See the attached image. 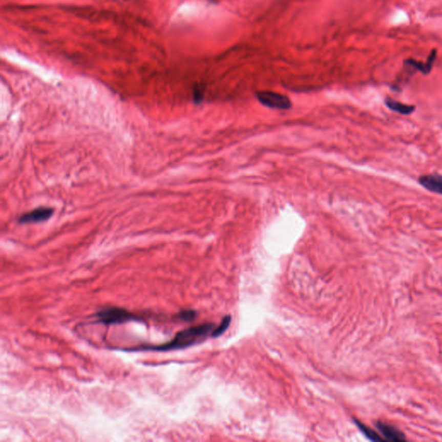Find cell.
Here are the masks:
<instances>
[{
    "label": "cell",
    "instance_id": "cell-7",
    "mask_svg": "<svg viewBox=\"0 0 442 442\" xmlns=\"http://www.w3.org/2000/svg\"><path fill=\"white\" fill-rule=\"evenodd\" d=\"M419 183L430 192L442 195V176L431 174L420 176Z\"/></svg>",
    "mask_w": 442,
    "mask_h": 442
},
{
    "label": "cell",
    "instance_id": "cell-9",
    "mask_svg": "<svg viewBox=\"0 0 442 442\" xmlns=\"http://www.w3.org/2000/svg\"><path fill=\"white\" fill-rule=\"evenodd\" d=\"M354 422L359 429L362 432V434L367 439H370L371 441H383V440H385V439L381 435H379L373 429L369 428L368 426L365 425L364 423H361L359 420H356V419H354Z\"/></svg>",
    "mask_w": 442,
    "mask_h": 442
},
{
    "label": "cell",
    "instance_id": "cell-4",
    "mask_svg": "<svg viewBox=\"0 0 442 442\" xmlns=\"http://www.w3.org/2000/svg\"><path fill=\"white\" fill-rule=\"evenodd\" d=\"M376 428L380 432V434H382V436H384L385 440H388V441L407 440L405 434L397 428H395V426L390 425L389 423H385L383 422H377Z\"/></svg>",
    "mask_w": 442,
    "mask_h": 442
},
{
    "label": "cell",
    "instance_id": "cell-8",
    "mask_svg": "<svg viewBox=\"0 0 442 442\" xmlns=\"http://www.w3.org/2000/svg\"><path fill=\"white\" fill-rule=\"evenodd\" d=\"M385 104L390 110L394 111L395 113H400V114H404V115H409L415 110V107L414 106L403 104L401 102L395 101L390 98H387L385 99Z\"/></svg>",
    "mask_w": 442,
    "mask_h": 442
},
{
    "label": "cell",
    "instance_id": "cell-6",
    "mask_svg": "<svg viewBox=\"0 0 442 442\" xmlns=\"http://www.w3.org/2000/svg\"><path fill=\"white\" fill-rule=\"evenodd\" d=\"M436 57L437 50H433L426 62L418 61V60H414V59H408V60H404V65L411 67L412 69H415L416 71L422 72L423 74H429L433 69Z\"/></svg>",
    "mask_w": 442,
    "mask_h": 442
},
{
    "label": "cell",
    "instance_id": "cell-11",
    "mask_svg": "<svg viewBox=\"0 0 442 442\" xmlns=\"http://www.w3.org/2000/svg\"><path fill=\"white\" fill-rule=\"evenodd\" d=\"M197 315L198 313L196 311L186 309V310L181 311L178 313V318L183 322H193L197 317Z\"/></svg>",
    "mask_w": 442,
    "mask_h": 442
},
{
    "label": "cell",
    "instance_id": "cell-3",
    "mask_svg": "<svg viewBox=\"0 0 442 442\" xmlns=\"http://www.w3.org/2000/svg\"><path fill=\"white\" fill-rule=\"evenodd\" d=\"M258 99L262 104L268 108L279 109V110H287L291 108V102L288 97L283 94L264 91L258 93Z\"/></svg>",
    "mask_w": 442,
    "mask_h": 442
},
{
    "label": "cell",
    "instance_id": "cell-1",
    "mask_svg": "<svg viewBox=\"0 0 442 442\" xmlns=\"http://www.w3.org/2000/svg\"><path fill=\"white\" fill-rule=\"evenodd\" d=\"M214 329H215V325L213 323H204L195 327H188L187 329L179 332L171 341H169L167 343L157 345V346H143L142 349L139 350L170 352V351L187 348L205 341L206 337L209 334H211Z\"/></svg>",
    "mask_w": 442,
    "mask_h": 442
},
{
    "label": "cell",
    "instance_id": "cell-10",
    "mask_svg": "<svg viewBox=\"0 0 442 442\" xmlns=\"http://www.w3.org/2000/svg\"><path fill=\"white\" fill-rule=\"evenodd\" d=\"M231 322V316H225V317L223 318L222 322L220 323V326H219L217 328L214 329V331L212 332V337H213V338H217V337L221 336V335H222L223 333L228 329V327H230Z\"/></svg>",
    "mask_w": 442,
    "mask_h": 442
},
{
    "label": "cell",
    "instance_id": "cell-2",
    "mask_svg": "<svg viewBox=\"0 0 442 442\" xmlns=\"http://www.w3.org/2000/svg\"><path fill=\"white\" fill-rule=\"evenodd\" d=\"M98 322L104 325L124 324L127 322H138L139 317L134 313L124 308H104L96 313Z\"/></svg>",
    "mask_w": 442,
    "mask_h": 442
},
{
    "label": "cell",
    "instance_id": "cell-12",
    "mask_svg": "<svg viewBox=\"0 0 442 442\" xmlns=\"http://www.w3.org/2000/svg\"><path fill=\"white\" fill-rule=\"evenodd\" d=\"M194 95H195V99L196 101H201V99H202V97H203L202 91H201V88L197 87L196 89L195 90V94H194Z\"/></svg>",
    "mask_w": 442,
    "mask_h": 442
},
{
    "label": "cell",
    "instance_id": "cell-5",
    "mask_svg": "<svg viewBox=\"0 0 442 442\" xmlns=\"http://www.w3.org/2000/svg\"><path fill=\"white\" fill-rule=\"evenodd\" d=\"M54 215V210L49 207H40L35 209L30 213H26L20 216L19 223L22 224H30V223L43 222L49 220Z\"/></svg>",
    "mask_w": 442,
    "mask_h": 442
}]
</instances>
